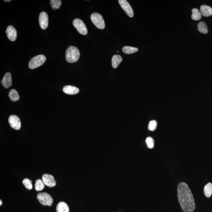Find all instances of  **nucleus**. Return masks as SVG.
<instances>
[{
    "label": "nucleus",
    "instance_id": "bb28decb",
    "mask_svg": "<svg viewBox=\"0 0 212 212\" xmlns=\"http://www.w3.org/2000/svg\"><path fill=\"white\" fill-rule=\"evenodd\" d=\"M5 1V2H10L11 1V0H5V1Z\"/></svg>",
    "mask_w": 212,
    "mask_h": 212
},
{
    "label": "nucleus",
    "instance_id": "c85d7f7f",
    "mask_svg": "<svg viewBox=\"0 0 212 212\" xmlns=\"http://www.w3.org/2000/svg\"></svg>",
    "mask_w": 212,
    "mask_h": 212
},
{
    "label": "nucleus",
    "instance_id": "dca6fc26",
    "mask_svg": "<svg viewBox=\"0 0 212 212\" xmlns=\"http://www.w3.org/2000/svg\"><path fill=\"white\" fill-rule=\"evenodd\" d=\"M122 57L119 55H115L112 57V67L116 69L118 67L119 64L122 62Z\"/></svg>",
    "mask_w": 212,
    "mask_h": 212
},
{
    "label": "nucleus",
    "instance_id": "0eeeda50",
    "mask_svg": "<svg viewBox=\"0 0 212 212\" xmlns=\"http://www.w3.org/2000/svg\"><path fill=\"white\" fill-rule=\"evenodd\" d=\"M118 2L122 9L124 10L126 13L130 17L134 16L133 10L131 6L126 0H119Z\"/></svg>",
    "mask_w": 212,
    "mask_h": 212
},
{
    "label": "nucleus",
    "instance_id": "4468645a",
    "mask_svg": "<svg viewBox=\"0 0 212 212\" xmlns=\"http://www.w3.org/2000/svg\"><path fill=\"white\" fill-rule=\"evenodd\" d=\"M57 212H69V208L68 205L64 202H60L56 207Z\"/></svg>",
    "mask_w": 212,
    "mask_h": 212
},
{
    "label": "nucleus",
    "instance_id": "7ed1b4c3",
    "mask_svg": "<svg viewBox=\"0 0 212 212\" xmlns=\"http://www.w3.org/2000/svg\"><path fill=\"white\" fill-rule=\"evenodd\" d=\"M46 57L43 55H39L33 57L29 63V67L31 69L38 68L43 65L46 61Z\"/></svg>",
    "mask_w": 212,
    "mask_h": 212
},
{
    "label": "nucleus",
    "instance_id": "c756f323",
    "mask_svg": "<svg viewBox=\"0 0 212 212\" xmlns=\"http://www.w3.org/2000/svg\"><path fill=\"white\" fill-rule=\"evenodd\" d=\"M117 52H119V51H118Z\"/></svg>",
    "mask_w": 212,
    "mask_h": 212
},
{
    "label": "nucleus",
    "instance_id": "6e6552de",
    "mask_svg": "<svg viewBox=\"0 0 212 212\" xmlns=\"http://www.w3.org/2000/svg\"><path fill=\"white\" fill-rule=\"evenodd\" d=\"M9 124L11 127L16 130H19L21 128V122L19 118L16 115H11L9 118Z\"/></svg>",
    "mask_w": 212,
    "mask_h": 212
},
{
    "label": "nucleus",
    "instance_id": "2eb2a0df",
    "mask_svg": "<svg viewBox=\"0 0 212 212\" xmlns=\"http://www.w3.org/2000/svg\"><path fill=\"white\" fill-rule=\"evenodd\" d=\"M201 13L204 17H209L212 15V8L206 5L200 7Z\"/></svg>",
    "mask_w": 212,
    "mask_h": 212
},
{
    "label": "nucleus",
    "instance_id": "f8f14e48",
    "mask_svg": "<svg viewBox=\"0 0 212 212\" xmlns=\"http://www.w3.org/2000/svg\"><path fill=\"white\" fill-rule=\"evenodd\" d=\"M2 85L6 88H8L12 85V75L10 72L6 73L4 75L2 81Z\"/></svg>",
    "mask_w": 212,
    "mask_h": 212
},
{
    "label": "nucleus",
    "instance_id": "9b49d317",
    "mask_svg": "<svg viewBox=\"0 0 212 212\" xmlns=\"http://www.w3.org/2000/svg\"><path fill=\"white\" fill-rule=\"evenodd\" d=\"M8 38L12 41H14L17 37V32L12 26H9L6 31Z\"/></svg>",
    "mask_w": 212,
    "mask_h": 212
},
{
    "label": "nucleus",
    "instance_id": "f257e3e1",
    "mask_svg": "<svg viewBox=\"0 0 212 212\" xmlns=\"http://www.w3.org/2000/svg\"><path fill=\"white\" fill-rule=\"evenodd\" d=\"M178 201L184 212H193L195 208V200L187 184L181 182L177 188Z\"/></svg>",
    "mask_w": 212,
    "mask_h": 212
},
{
    "label": "nucleus",
    "instance_id": "f3484780",
    "mask_svg": "<svg viewBox=\"0 0 212 212\" xmlns=\"http://www.w3.org/2000/svg\"><path fill=\"white\" fill-rule=\"evenodd\" d=\"M9 97L13 102H16L19 100L20 98L19 94L15 89H12L10 91Z\"/></svg>",
    "mask_w": 212,
    "mask_h": 212
},
{
    "label": "nucleus",
    "instance_id": "39448f33",
    "mask_svg": "<svg viewBox=\"0 0 212 212\" xmlns=\"http://www.w3.org/2000/svg\"><path fill=\"white\" fill-rule=\"evenodd\" d=\"M38 200L43 206H51L53 203V199L50 195L46 193H40L37 195Z\"/></svg>",
    "mask_w": 212,
    "mask_h": 212
},
{
    "label": "nucleus",
    "instance_id": "20e7f679",
    "mask_svg": "<svg viewBox=\"0 0 212 212\" xmlns=\"http://www.w3.org/2000/svg\"><path fill=\"white\" fill-rule=\"evenodd\" d=\"M91 20L93 23L99 29H105V25L104 20L100 14L94 13L91 15Z\"/></svg>",
    "mask_w": 212,
    "mask_h": 212
},
{
    "label": "nucleus",
    "instance_id": "aec40b11",
    "mask_svg": "<svg viewBox=\"0 0 212 212\" xmlns=\"http://www.w3.org/2000/svg\"><path fill=\"white\" fill-rule=\"evenodd\" d=\"M198 30L200 33L203 34H207L208 33V29L207 25L204 22H199L198 25Z\"/></svg>",
    "mask_w": 212,
    "mask_h": 212
},
{
    "label": "nucleus",
    "instance_id": "4be33fe9",
    "mask_svg": "<svg viewBox=\"0 0 212 212\" xmlns=\"http://www.w3.org/2000/svg\"><path fill=\"white\" fill-rule=\"evenodd\" d=\"M61 1L60 0H51L50 4L53 10H56L59 9L61 6Z\"/></svg>",
    "mask_w": 212,
    "mask_h": 212
},
{
    "label": "nucleus",
    "instance_id": "423d86ee",
    "mask_svg": "<svg viewBox=\"0 0 212 212\" xmlns=\"http://www.w3.org/2000/svg\"><path fill=\"white\" fill-rule=\"evenodd\" d=\"M73 25L80 34L83 35L87 34L88 31L86 26L81 20L79 19H74L73 22Z\"/></svg>",
    "mask_w": 212,
    "mask_h": 212
},
{
    "label": "nucleus",
    "instance_id": "1a4fd4ad",
    "mask_svg": "<svg viewBox=\"0 0 212 212\" xmlns=\"http://www.w3.org/2000/svg\"><path fill=\"white\" fill-rule=\"evenodd\" d=\"M39 23L42 29H46L48 27V17L45 12L40 13L39 16Z\"/></svg>",
    "mask_w": 212,
    "mask_h": 212
},
{
    "label": "nucleus",
    "instance_id": "9d476101",
    "mask_svg": "<svg viewBox=\"0 0 212 212\" xmlns=\"http://www.w3.org/2000/svg\"><path fill=\"white\" fill-rule=\"evenodd\" d=\"M42 181L45 185L50 187L56 186V182L53 175L48 174H44L42 176Z\"/></svg>",
    "mask_w": 212,
    "mask_h": 212
},
{
    "label": "nucleus",
    "instance_id": "f03ea898",
    "mask_svg": "<svg viewBox=\"0 0 212 212\" xmlns=\"http://www.w3.org/2000/svg\"><path fill=\"white\" fill-rule=\"evenodd\" d=\"M80 56V54L79 50L75 46H70L66 50V59L68 63L76 62L79 59Z\"/></svg>",
    "mask_w": 212,
    "mask_h": 212
},
{
    "label": "nucleus",
    "instance_id": "a211bd4d",
    "mask_svg": "<svg viewBox=\"0 0 212 212\" xmlns=\"http://www.w3.org/2000/svg\"><path fill=\"white\" fill-rule=\"evenodd\" d=\"M122 50L125 54H130L137 52L138 51V49L131 46H125L122 48Z\"/></svg>",
    "mask_w": 212,
    "mask_h": 212
},
{
    "label": "nucleus",
    "instance_id": "6ab92c4d",
    "mask_svg": "<svg viewBox=\"0 0 212 212\" xmlns=\"http://www.w3.org/2000/svg\"><path fill=\"white\" fill-rule=\"evenodd\" d=\"M204 194L207 198H210L212 194V184L209 183L204 187Z\"/></svg>",
    "mask_w": 212,
    "mask_h": 212
},
{
    "label": "nucleus",
    "instance_id": "412c9836",
    "mask_svg": "<svg viewBox=\"0 0 212 212\" xmlns=\"http://www.w3.org/2000/svg\"><path fill=\"white\" fill-rule=\"evenodd\" d=\"M192 19L195 21H199L201 19L202 14L198 9L194 8L192 10Z\"/></svg>",
    "mask_w": 212,
    "mask_h": 212
},
{
    "label": "nucleus",
    "instance_id": "5701e85b",
    "mask_svg": "<svg viewBox=\"0 0 212 212\" xmlns=\"http://www.w3.org/2000/svg\"><path fill=\"white\" fill-rule=\"evenodd\" d=\"M44 185L41 179H37L36 181V184H35V189L37 191L43 190L44 188Z\"/></svg>",
    "mask_w": 212,
    "mask_h": 212
},
{
    "label": "nucleus",
    "instance_id": "393cba45",
    "mask_svg": "<svg viewBox=\"0 0 212 212\" xmlns=\"http://www.w3.org/2000/svg\"><path fill=\"white\" fill-rule=\"evenodd\" d=\"M146 144L149 148H152L154 147V140L151 137H147L145 140Z\"/></svg>",
    "mask_w": 212,
    "mask_h": 212
},
{
    "label": "nucleus",
    "instance_id": "a878e982",
    "mask_svg": "<svg viewBox=\"0 0 212 212\" xmlns=\"http://www.w3.org/2000/svg\"><path fill=\"white\" fill-rule=\"evenodd\" d=\"M157 125V122L155 120H152L149 123L148 129L151 131H154L156 128Z\"/></svg>",
    "mask_w": 212,
    "mask_h": 212
},
{
    "label": "nucleus",
    "instance_id": "b1692460",
    "mask_svg": "<svg viewBox=\"0 0 212 212\" xmlns=\"http://www.w3.org/2000/svg\"><path fill=\"white\" fill-rule=\"evenodd\" d=\"M22 183H23L26 189H29V190H31L33 187L32 183V181L28 179V178H25V179H24L23 181H22Z\"/></svg>",
    "mask_w": 212,
    "mask_h": 212
},
{
    "label": "nucleus",
    "instance_id": "ddd939ff",
    "mask_svg": "<svg viewBox=\"0 0 212 212\" xmlns=\"http://www.w3.org/2000/svg\"><path fill=\"white\" fill-rule=\"evenodd\" d=\"M63 91L67 94L75 95L78 93L79 92V90L76 87L67 85L65 86L63 88Z\"/></svg>",
    "mask_w": 212,
    "mask_h": 212
},
{
    "label": "nucleus",
    "instance_id": "cd10ccee",
    "mask_svg": "<svg viewBox=\"0 0 212 212\" xmlns=\"http://www.w3.org/2000/svg\"><path fill=\"white\" fill-rule=\"evenodd\" d=\"M2 204V200H0V206H1Z\"/></svg>",
    "mask_w": 212,
    "mask_h": 212
}]
</instances>
